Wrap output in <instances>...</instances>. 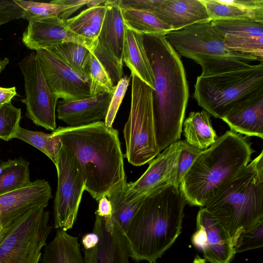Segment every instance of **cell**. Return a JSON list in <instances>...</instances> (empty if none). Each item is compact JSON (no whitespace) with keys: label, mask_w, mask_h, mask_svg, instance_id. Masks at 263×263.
Instances as JSON below:
<instances>
[{"label":"cell","mask_w":263,"mask_h":263,"mask_svg":"<svg viewBox=\"0 0 263 263\" xmlns=\"http://www.w3.org/2000/svg\"><path fill=\"white\" fill-rule=\"evenodd\" d=\"M74 160L85 189L97 201L127 182L118 132L99 121L52 133Z\"/></svg>","instance_id":"cell-1"},{"label":"cell","mask_w":263,"mask_h":263,"mask_svg":"<svg viewBox=\"0 0 263 263\" xmlns=\"http://www.w3.org/2000/svg\"><path fill=\"white\" fill-rule=\"evenodd\" d=\"M154 76V112L160 152L179 141L189 98L180 55L164 35H143Z\"/></svg>","instance_id":"cell-2"},{"label":"cell","mask_w":263,"mask_h":263,"mask_svg":"<svg viewBox=\"0 0 263 263\" xmlns=\"http://www.w3.org/2000/svg\"><path fill=\"white\" fill-rule=\"evenodd\" d=\"M186 203L173 185L146 196L124 233L130 257L156 263L180 234Z\"/></svg>","instance_id":"cell-3"},{"label":"cell","mask_w":263,"mask_h":263,"mask_svg":"<svg viewBox=\"0 0 263 263\" xmlns=\"http://www.w3.org/2000/svg\"><path fill=\"white\" fill-rule=\"evenodd\" d=\"M250 143L228 130L202 151L182 178L179 189L186 203L204 207L219 190L251 161Z\"/></svg>","instance_id":"cell-4"},{"label":"cell","mask_w":263,"mask_h":263,"mask_svg":"<svg viewBox=\"0 0 263 263\" xmlns=\"http://www.w3.org/2000/svg\"><path fill=\"white\" fill-rule=\"evenodd\" d=\"M203 208L231 238L263 219V151Z\"/></svg>","instance_id":"cell-5"},{"label":"cell","mask_w":263,"mask_h":263,"mask_svg":"<svg viewBox=\"0 0 263 263\" xmlns=\"http://www.w3.org/2000/svg\"><path fill=\"white\" fill-rule=\"evenodd\" d=\"M263 90V62L232 70L201 74L194 97L199 106L221 119L235 103Z\"/></svg>","instance_id":"cell-6"},{"label":"cell","mask_w":263,"mask_h":263,"mask_svg":"<svg viewBox=\"0 0 263 263\" xmlns=\"http://www.w3.org/2000/svg\"><path fill=\"white\" fill-rule=\"evenodd\" d=\"M130 109L123 129L125 156L139 166L149 163L160 153L157 144L154 112V90L132 76Z\"/></svg>","instance_id":"cell-7"},{"label":"cell","mask_w":263,"mask_h":263,"mask_svg":"<svg viewBox=\"0 0 263 263\" xmlns=\"http://www.w3.org/2000/svg\"><path fill=\"white\" fill-rule=\"evenodd\" d=\"M52 229L45 208L23 214L9 224L0 242V263H39Z\"/></svg>","instance_id":"cell-8"},{"label":"cell","mask_w":263,"mask_h":263,"mask_svg":"<svg viewBox=\"0 0 263 263\" xmlns=\"http://www.w3.org/2000/svg\"><path fill=\"white\" fill-rule=\"evenodd\" d=\"M165 37L179 55L191 59L197 63L220 58H238L250 62H263V60L255 55L228 49L211 21L195 23L172 30Z\"/></svg>","instance_id":"cell-9"},{"label":"cell","mask_w":263,"mask_h":263,"mask_svg":"<svg viewBox=\"0 0 263 263\" xmlns=\"http://www.w3.org/2000/svg\"><path fill=\"white\" fill-rule=\"evenodd\" d=\"M18 66L24 79L25 97L21 101L26 105V117L37 126L55 130L58 98L46 82L36 53L25 57Z\"/></svg>","instance_id":"cell-10"},{"label":"cell","mask_w":263,"mask_h":263,"mask_svg":"<svg viewBox=\"0 0 263 263\" xmlns=\"http://www.w3.org/2000/svg\"><path fill=\"white\" fill-rule=\"evenodd\" d=\"M55 166L58 185L54 200V227L67 231L76 220L85 179L74 160L63 147Z\"/></svg>","instance_id":"cell-11"},{"label":"cell","mask_w":263,"mask_h":263,"mask_svg":"<svg viewBox=\"0 0 263 263\" xmlns=\"http://www.w3.org/2000/svg\"><path fill=\"white\" fill-rule=\"evenodd\" d=\"M106 11L92 52L103 65L114 83L123 75V49L125 24L119 1H105Z\"/></svg>","instance_id":"cell-12"},{"label":"cell","mask_w":263,"mask_h":263,"mask_svg":"<svg viewBox=\"0 0 263 263\" xmlns=\"http://www.w3.org/2000/svg\"><path fill=\"white\" fill-rule=\"evenodd\" d=\"M46 82L58 99L73 101L91 96L88 82L78 75L53 53L42 49L36 51Z\"/></svg>","instance_id":"cell-13"},{"label":"cell","mask_w":263,"mask_h":263,"mask_svg":"<svg viewBox=\"0 0 263 263\" xmlns=\"http://www.w3.org/2000/svg\"><path fill=\"white\" fill-rule=\"evenodd\" d=\"M181 148L179 140L164 149L154 159L139 179L134 182L128 183L126 199H139L165 186H173Z\"/></svg>","instance_id":"cell-14"},{"label":"cell","mask_w":263,"mask_h":263,"mask_svg":"<svg viewBox=\"0 0 263 263\" xmlns=\"http://www.w3.org/2000/svg\"><path fill=\"white\" fill-rule=\"evenodd\" d=\"M92 232L98 235L99 241L95 247L84 250V263H130L124 233L114 219L95 212Z\"/></svg>","instance_id":"cell-15"},{"label":"cell","mask_w":263,"mask_h":263,"mask_svg":"<svg viewBox=\"0 0 263 263\" xmlns=\"http://www.w3.org/2000/svg\"><path fill=\"white\" fill-rule=\"evenodd\" d=\"M196 226L191 240L204 257L211 263H230L235 254L232 238L204 208L198 211Z\"/></svg>","instance_id":"cell-16"},{"label":"cell","mask_w":263,"mask_h":263,"mask_svg":"<svg viewBox=\"0 0 263 263\" xmlns=\"http://www.w3.org/2000/svg\"><path fill=\"white\" fill-rule=\"evenodd\" d=\"M211 22L230 51L263 60V22L235 19Z\"/></svg>","instance_id":"cell-17"},{"label":"cell","mask_w":263,"mask_h":263,"mask_svg":"<svg viewBox=\"0 0 263 263\" xmlns=\"http://www.w3.org/2000/svg\"><path fill=\"white\" fill-rule=\"evenodd\" d=\"M22 39L28 48L36 51L66 43L78 44L91 51L93 47L92 42L73 32L58 16L29 22Z\"/></svg>","instance_id":"cell-18"},{"label":"cell","mask_w":263,"mask_h":263,"mask_svg":"<svg viewBox=\"0 0 263 263\" xmlns=\"http://www.w3.org/2000/svg\"><path fill=\"white\" fill-rule=\"evenodd\" d=\"M51 198L48 182L36 179L25 187L0 196V220L10 223L32 209L45 208Z\"/></svg>","instance_id":"cell-19"},{"label":"cell","mask_w":263,"mask_h":263,"mask_svg":"<svg viewBox=\"0 0 263 263\" xmlns=\"http://www.w3.org/2000/svg\"><path fill=\"white\" fill-rule=\"evenodd\" d=\"M231 131L263 138V90L233 105L221 118Z\"/></svg>","instance_id":"cell-20"},{"label":"cell","mask_w":263,"mask_h":263,"mask_svg":"<svg viewBox=\"0 0 263 263\" xmlns=\"http://www.w3.org/2000/svg\"><path fill=\"white\" fill-rule=\"evenodd\" d=\"M112 95L103 93L82 100H62L57 105L58 118L68 126L104 121Z\"/></svg>","instance_id":"cell-21"},{"label":"cell","mask_w":263,"mask_h":263,"mask_svg":"<svg viewBox=\"0 0 263 263\" xmlns=\"http://www.w3.org/2000/svg\"><path fill=\"white\" fill-rule=\"evenodd\" d=\"M148 12L171 27L173 30L211 21L201 0H160Z\"/></svg>","instance_id":"cell-22"},{"label":"cell","mask_w":263,"mask_h":263,"mask_svg":"<svg viewBox=\"0 0 263 263\" xmlns=\"http://www.w3.org/2000/svg\"><path fill=\"white\" fill-rule=\"evenodd\" d=\"M123 61L130 70L131 77H137L154 90V76L144 46L143 35L129 29L126 26Z\"/></svg>","instance_id":"cell-23"},{"label":"cell","mask_w":263,"mask_h":263,"mask_svg":"<svg viewBox=\"0 0 263 263\" xmlns=\"http://www.w3.org/2000/svg\"><path fill=\"white\" fill-rule=\"evenodd\" d=\"M211 21L251 20L263 22V0H201Z\"/></svg>","instance_id":"cell-24"},{"label":"cell","mask_w":263,"mask_h":263,"mask_svg":"<svg viewBox=\"0 0 263 263\" xmlns=\"http://www.w3.org/2000/svg\"><path fill=\"white\" fill-rule=\"evenodd\" d=\"M42 263H84L78 238L57 229L53 239L45 247Z\"/></svg>","instance_id":"cell-25"},{"label":"cell","mask_w":263,"mask_h":263,"mask_svg":"<svg viewBox=\"0 0 263 263\" xmlns=\"http://www.w3.org/2000/svg\"><path fill=\"white\" fill-rule=\"evenodd\" d=\"M183 125L185 140L202 151L207 149L217 138L210 114L204 110L190 112Z\"/></svg>","instance_id":"cell-26"},{"label":"cell","mask_w":263,"mask_h":263,"mask_svg":"<svg viewBox=\"0 0 263 263\" xmlns=\"http://www.w3.org/2000/svg\"><path fill=\"white\" fill-rule=\"evenodd\" d=\"M121 11L125 25L141 34L165 36L173 30L171 27L147 11L121 6Z\"/></svg>","instance_id":"cell-27"},{"label":"cell","mask_w":263,"mask_h":263,"mask_svg":"<svg viewBox=\"0 0 263 263\" xmlns=\"http://www.w3.org/2000/svg\"><path fill=\"white\" fill-rule=\"evenodd\" d=\"M104 3L97 7L88 8L76 16L65 20L67 26L93 44L100 33L105 18L106 7Z\"/></svg>","instance_id":"cell-28"},{"label":"cell","mask_w":263,"mask_h":263,"mask_svg":"<svg viewBox=\"0 0 263 263\" xmlns=\"http://www.w3.org/2000/svg\"><path fill=\"white\" fill-rule=\"evenodd\" d=\"M46 50L53 53L78 75L88 82L91 50L73 43H63Z\"/></svg>","instance_id":"cell-29"},{"label":"cell","mask_w":263,"mask_h":263,"mask_svg":"<svg viewBox=\"0 0 263 263\" xmlns=\"http://www.w3.org/2000/svg\"><path fill=\"white\" fill-rule=\"evenodd\" d=\"M32 182L29 162L22 157L0 163V196L25 187Z\"/></svg>","instance_id":"cell-30"},{"label":"cell","mask_w":263,"mask_h":263,"mask_svg":"<svg viewBox=\"0 0 263 263\" xmlns=\"http://www.w3.org/2000/svg\"><path fill=\"white\" fill-rule=\"evenodd\" d=\"M127 187L128 183L126 182L106 196L112 206L111 218L115 220L124 233L145 198L133 201L127 200L125 197Z\"/></svg>","instance_id":"cell-31"},{"label":"cell","mask_w":263,"mask_h":263,"mask_svg":"<svg viewBox=\"0 0 263 263\" xmlns=\"http://www.w3.org/2000/svg\"><path fill=\"white\" fill-rule=\"evenodd\" d=\"M14 138L22 140L35 147L46 155L55 165L63 147L59 137L42 132L32 131L21 126Z\"/></svg>","instance_id":"cell-32"},{"label":"cell","mask_w":263,"mask_h":263,"mask_svg":"<svg viewBox=\"0 0 263 263\" xmlns=\"http://www.w3.org/2000/svg\"><path fill=\"white\" fill-rule=\"evenodd\" d=\"M88 84L91 97L103 93H113L116 87L106 70L92 51Z\"/></svg>","instance_id":"cell-33"},{"label":"cell","mask_w":263,"mask_h":263,"mask_svg":"<svg viewBox=\"0 0 263 263\" xmlns=\"http://www.w3.org/2000/svg\"><path fill=\"white\" fill-rule=\"evenodd\" d=\"M14 2L24 10L22 18L27 20L28 22L58 16L64 10L72 7L54 4L51 1L49 3H43L32 1L14 0Z\"/></svg>","instance_id":"cell-34"},{"label":"cell","mask_w":263,"mask_h":263,"mask_svg":"<svg viewBox=\"0 0 263 263\" xmlns=\"http://www.w3.org/2000/svg\"><path fill=\"white\" fill-rule=\"evenodd\" d=\"M235 254L263 246V219L251 228L237 232L232 238Z\"/></svg>","instance_id":"cell-35"},{"label":"cell","mask_w":263,"mask_h":263,"mask_svg":"<svg viewBox=\"0 0 263 263\" xmlns=\"http://www.w3.org/2000/svg\"><path fill=\"white\" fill-rule=\"evenodd\" d=\"M21 114V109L11 102L0 105V139L8 141L14 138L20 127Z\"/></svg>","instance_id":"cell-36"},{"label":"cell","mask_w":263,"mask_h":263,"mask_svg":"<svg viewBox=\"0 0 263 263\" xmlns=\"http://www.w3.org/2000/svg\"><path fill=\"white\" fill-rule=\"evenodd\" d=\"M181 148L178 160L173 186L179 188L180 182L202 150L190 144L186 140H180Z\"/></svg>","instance_id":"cell-37"},{"label":"cell","mask_w":263,"mask_h":263,"mask_svg":"<svg viewBox=\"0 0 263 263\" xmlns=\"http://www.w3.org/2000/svg\"><path fill=\"white\" fill-rule=\"evenodd\" d=\"M130 77H123L116 84L108 109L106 118L104 121L106 126L112 127V124L119 108L129 84Z\"/></svg>","instance_id":"cell-38"},{"label":"cell","mask_w":263,"mask_h":263,"mask_svg":"<svg viewBox=\"0 0 263 263\" xmlns=\"http://www.w3.org/2000/svg\"><path fill=\"white\" fill-rule=\"evenodd\" d=\"M24 10L14 0L0 2V25L22 17Z\"/></svg>","instance_id":"cell-39"},{"label":"cell","mask_w":263,"mask_h":263,"mask_svg":"<svg viewBox=\"0 0 263 263\" xmlns=\"http://www.w3.org/2000/svg\"><path fill=\"white\" fill-rule=\"evenodd\" d=\"M98 202V208L96 213L103 218H110L112 215V206L107 197H102Z\"/></svg>","instance_id":"cell-40"},{"label":"cell","mask_w":263,"mask_h":263,"mask_svg":"<svg viewBox=\"0 0 263 263\" xmlns=\"http://www.w3.org/2000/svg\"><path fill=\"white\" fill-rule=\"evenodd\" d=\"M98 241L99 237L93 232L85 234L82 238V243L84 250H89L95 247Z\"/></svg>","instance_id":"cell-41"},{"label":"cell","mask_w":263,"mask_h":263,"mask_svg":"<svg viewBox=\"0 0 263 263\" xmlns=\"http://www.w3.org/2000/svg\"><path fill=\"white\" fill-rule=\"evenodd\" d=\"M15 87L4 88L0 87V105L11 102V99L16 95Z\"/></svg>","instance_id":"cell-42"},{"label":"cell","mask_w":263,"mask_h":263,"mask_svg":"<svg viewBox=\"0 0 263 263\" xmlns=\"http://www.w3.org/2000/svg\"><path fill=\"white\" fill-rule=\"evenodd\" d=\"M88 0H53L51 2L54 4L63 6H84L86 5Z\"/></svg>","instance_id":"cell-43"},{"label":"cell","mask_w":263,"mask_h":263,"mask_svg":"<svg viewBox=\"0 0 263 263\" xmlns=\"http://www.w3.org/2000/svg\"><path fill=\"white\" fill-rule=\"evenodd\" d=\"M11 223L5 224L1 220H0V242L2 241L5 235L8 228V226Z\"/></svg>","instance_id":"cell-44"},{"label":"cell","mask_w":263,"mask_h":263,"mask_svg":"<svg viewBox=\"0 0 263 263\" xmlns=\"http://www.w3.org/2000/svg\"><path fill=\"white\" fill-rule=\"evenodd\" d=\"M105 2V1L88 0L86 5L88 8L95 7L103 5Z\"/></svg>","instance_id":"cell-45"},{"label":"cell","mask_w":263,"mask_h":263,"mask_svg":"<svg viewBox=\"0 0 263 263\" xmlns=\"http://www.w3.org/2000/svg\"><path fill=\"white\" fill-rule=\"evenodd\" d=\"M9 59L7 58H5L3 59L0 60V74L2 71L4 70L6 66L9 63Z\"/></svg>","instance_id":"cell-46"},{"label":"cell","mask_w":263,"mask_h":263,"mask_svg":"<svg viewBox=\"0 0 263 263\" xmlns=\"http://www.w3.org/2000/svg\"><path fill=\"white\" fill-rule=\"evenodd\" d=\"M193 263H206L204 259L201 258L199 256H197L193 261Z\"/></svg>","instance_id":"cell-47"}]
</instances>
